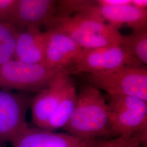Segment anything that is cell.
<instances>
[{
	"mask_svg": "<svg viewBox=\"0 0 147 147\" xmlns=\"http://www.w3.org/2000/svg\"><path fill=\"white\" fill-rule=\"evenodd\" d=\"M63 129L81 140L113 137L106 97L99 89L90 84L81 87L73 113Z\"/></svg>",
	"mask_w": 147,
	"mask_h": 147,
	"instance_id": "1",
	"label": "cell"
},
{
	"mask_svg": "<svg viewBox=\"0 0 147 147\" xmlns=\"http://www.w3.org/2000/svg\"><path fill=\"white\" fill-rule=\"evenodd\" d=\"M63 32L84 49L120 46L124 36L87 10L71 16H55L45 26Z\"/></svg>",
	"mask_w": 147,
	"mask_h": 147,
	"instance_id": "2",
	"label": "cell"
},
{
	"mask_svg": "<svg viewBox=\"0 0 147 147\" xmlns=\"http://www.w3.org/2000/svg\"><path fill=\"white\" fill-rule=\"evenodd\" d=\"M90 85L108 95H123L147 101V68L143 65H129L109 71L90 74Z\"/></svg>",
	"mask_w": 147,
	"mask_h": 147,
	"instance_id": "3",
	"label": "cell"
},
{
	"mask_svg": "<svg viewBox=\"0 0 147 147\" xmlns=\"http://www.w3.org/2000/svg\"><path fill=\"white\" fill-rule=\"evenodd\" d=\"M106 99L113 137L147 135V101L123 95H107Z\"/></svg>",
	"mask_w": 147,
	"mask_h": 147,
	"instance_id": "4",
	"label": "cell"
},
{
	"mask_svg": "<svg viewBox=\"0 0 147 147\" xmlns=\"http://www.w3.org/2000/svg\"><path fill=\"white\" fill-rule=\"evenodd\" d=\"M61 70L43 64L24 63L12 59L0 65V89L38 93Z\"/></svg>",
	"mask_w": 147,
	"mask_h": 147,
	"instance_id": "5",
	"label": "cell"
},
{
	"mask_svg": "<svg viewBox=\"0 0 147 147\" xmlns=\"http://www.w3.org/2000/svg\"><path fill=\"white\" fill-rule=\"evenodd\" d=\"M33 98L25 92L0 90V140L11 142L29 127L27 112Z\"/></svg>",
	"mask_w": 147,
	"mask_h": 147,
	"instance_id": "6",
	"label": "cell"
},
{
	"mask_svg": "<svg viewBox=\"0 0 147 147\" xmlns=\"http://www.w3.org/2000/svg\"><path fill=\"white\" fill-rule=\"evenodd\" d=\"M129 65H142L121 46L84 49L69 73H100Z\"/></svg>",
	"mask_w": 147,
	"mask_h": 147,
	"instance_id": "7",
	"label": "cell"
},
{
	"mask_svg": "<svg viewBox=\"0 0 147 147\" xmlns=\"http://www.w3.org/2000/svg\"><path fill=\"white\" fill-rule=\"evenodd\" d=\"M71 80L68 70H61L47 87L33 98L30 107L32 121L36 127L45 129L48 121L62 99Z\"/></svg>",
	"mask_w": 147,
	"mask_h": 147,
	"instance_id": "8",
	"label": "cell"
},
{
	"mask_svg": "<svg viewBox=\"0 0 147 147\" xmlns=\"http://www.w3.org/2000/svg\"><path fill=\"white\" fill-rule=\"evenodd\" d=\"M47 41L43 65L51 68L68 70L84 49L63 32L47 29Z\"/></svg>",
	"mask_w": 147,
	"mask_h": 147,
	"instance_id": "9",
	"label": "cell"
},
{
	"mask_svg": "<svg viewBox=\"0 0 147 147\" xmlns=\"http://www.w3.org/2000/svg\"><path fill=\"white\" fill-rule=\"evenodd\" d=\"M57 4L55 0H17L12 24L21 29H40L55 16Z\"/></svg>",
	"mask_w": 147,
	"mask_h": 147,
	"instance_id": "10",
	"label": "cell"
},
{
	"mask_svg": "<svg viewBox=\"0 0 147 147\" xmlns=\"http://www.w3.org/2000/svg\"><path fill=\"white\" fill-rule=\"evenodd\" d=\"M47 32L37 28L20 30L16 40L13 59L24 63L43 64Z\"/></svg>",
	"mask_w": 147,
	"mask_h": 147,
	"instance_id": "11",
	"label": "cell"
},
{
	"mask_svg": "<svg viewBox=\"0 0 147 147\" xmlns=\"http://www.w3.org/2000/svg\"><path fill=\"white\" fill-rule=\"evenodd\" d=\"M92 11L118 30L125 25L132 31L147 28V10L138 9L131 4L110 7L98 5L96 2Z\"/></svg>",
	"mask_w": 147,
	"mask_h": 147,
	"instance_id": "12",
	"label": "cell"
},
{
	"mask_svg": "<svg viewBox=\"0 0 147 147\" xmlns=\"http://www.w3.org/2000/svg\"><path fill=\"white\" fill-rule=\"evenodd\" d=\"M84 141L68 134L29 126L11 143L13 147H77Z\"/></svg>",
	"mask_w": 147,
	"mask_h": 147,
	"instance_id": "13",
	"label": "cell"
},
{
	"mask_svg": "<svg viewBox=\"0 0 147 147\" xmlns=\"http://www.w3.org/2000/svg\"><path fill=\"white\" fill-rule=\"evenodd\" d=\"M78 98V92L72 79L65 89L63 98L50 118L45 130L53 131L65 126L73 113Z\"/></svg>",
	"mask_w": 147,
	"mask_h": 147,
	"instance_id": "14",
	"label": "cell"
},
{
	"mask_svg": "<svg viewBox=\"0 0 147 147\" xmlns=\"http://www.w3.org/2000/svg\"><path fill=\"white\" fill-rule=\"evenodd\" d=\"M121 46L138 63L147 65V28L134 30L130 34L124 36Z\"/></svg>",
	"mask_w": 147,
	"mask_h": 147,
	"instance_id": "15",
	"label": "cell"
},
{
	"mask_svg": "<svg viewBox=\"0 0 147 147\" xmlns=\"http://www.w3.org/2000/svg\"><path fill=\"white\" fill-rule=\"evenodd\" d=\"M147 143V135H124L100 140L98 147H137Z\"/></svg>",
	"mask_w": 147,
	"mask_h": 147,
	"instance_id": "16",
	"label": "cell"
},
{
	"mask_svg": "<svg viewBox=\"0 0 147 147\" xmlns=\"http://www.w3.org/2000/svg\"><path fill=\"white\" fill-rule=\"evenodd\" d=\"M20 30L11 22L0 21V44L14 53L16 38Z\"/></svg>",
	"mask_w": 147,
	"mask_h": 147,
	"instance_id": "17",
	"label": "cell"
},
{
	"mask_svg": "<svg viewBox=\"0 0 147 147\" xmlns=\"http://www.w3.org/2000/svg\"><path fill=\"white\" fill-rule=\"evenodd\" d=\"M17 0H0V21L12 23Z\"/></svg>",
	"mask_w": 147,
	"mask_h": 147,
	"instance_id": "18",
	"label": "cell"
},
{
	"mask_svg": "<svg viewBox=\"0 0 147 147\" xmlns=\"http://www.w3.org/2000/svg\"><path fill=\"white\" fill-rule=\"evenodd\" d=\"M97 4L101 6L117 7L131 3V0H98Z\"/></svg>",
	"mask_w": 147,
	"mask_h": 147,
	"instance_id": "19",
	"label": "cell"
},
{
	"mask_svg": "<svg viewBox=\"0 0 147 147\" xmlns=\"http://www.w3.org/2000/svg\"><path fill=\"white\" fill-rule=\"evenodd\" d=\"M131 4L138 9L147 10V0H131Z\"/></svg>",
	"mask_w": 147,
	"mask_h": 147,
	"instance_id": "20",
	"label": "cell"
},
{
	"mask_svg": "<svg viewBox=\"0 0 147 147\" xmlns=\"http://www.w3.org/2000/svg\"><path fill=\"white\" fill-rule=\"evenodd\" d=\"M100 140H84L77 147H98Z\"/></svg>",
	"mask_w": 147,
	"mask_h": 147,
	"instance_id": "21",
	"label": "cell"
},
{
	"mask_svg": "<svg viewBox=\"0 0 147 147\" xmlns=\"http://www.w3.org/2000/svg\"><path fill=\"white\" fill-rule=\"evenodd\" d=\"M137 147H147V144H142Z\"/></svg>",
	"mask_w": 147,
	"mask_h": 147,
	"instance_id": "22",
	"label": "cell"
}]
</instances>
